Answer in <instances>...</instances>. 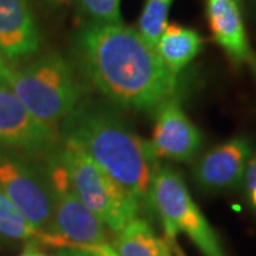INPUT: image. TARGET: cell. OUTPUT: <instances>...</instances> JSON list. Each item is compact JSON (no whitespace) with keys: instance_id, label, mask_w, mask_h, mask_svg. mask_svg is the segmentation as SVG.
I'll use <instances>...</instances> for the list:
<instances>
[{"instance_id":"1","label":"cell","mask_w":256,"mask_h":256,"mask_svg":"<svg viewBox=\"0 0 256 256\" xmlns=\"http://www.w3.org/2000/svg\"><path fill=\"white\" fill-rule=\"evenodd\" d=\"M76 48L88 80L121 107L156 110L175 94L178 78L136 28L90 22L77 32Z\"/></svg>"},{"instance_id":"2","label":"cell","mask_w":256,"mask_h":256,"mask_svg":"<svg viewBox=\"0 0 256 256\" xmlns=\"http://www.w3.org/2000/svg\"><path fill=\"white\" fill-rule=\"evenodd\" d=\"M58 132L62 140L80 146L140 205L150 202L156 160L148 142L117 114L82 101L64 118Z\"/></svg>"},{"instance_id":"3","label":"cell","mask_w":256,"mask_h":256,"mask_svg":"<svg viewBox=\"0 0 256 256\" xmlns=\"http://www.w3.org/2000/svg\"><path fill=\"white\" fill-rule=\"evenodd\" d=\"M3 80L34 118L56 130L82 102L84 92L72 64L58 53L23 68L9 67Z\"/></svg>"},{"instance_id":"4","label":"cell","mask_w":256,"mask_h":256,"mask_svg":"<svg viewBox=\"0 0 256 256\" xmlns=\"http://www.w3.org/2000/svg\"><path fill=\"white\" fill-rule=\"evenodd\" d=\"M57 156L63 162L80 201L114 234L140 216L141 205L82 148L62 140Z\"/></svg>"},{"instance_id":"5","label":"cell","mask_w":256,"mask_h":256,"mask_svg":"<svg viewBox=\"0 0 256 256\" xmlns=\"http://www.w3.org/2000/svg\"><path fill=\"white\" fill-rule=\"evenodd\" d=\"M150 202L161 218L166 240L175 242L185 234L204 256H225L220 238L192 200L180 172L170 166L156 168Z\"/></svg>"},{"instance_id":"6","label":"cell","mask_w":256,"mask_h":256,"mask_svg":"<svg viewBox=\"0 0 256 256\" xmlns=\"http://www.w3.org/2000/svg\"><path fill=\"white\" fill-rule=\"evenodd\" d=\"M44 160V172L53 196V218L43 242L54 248L110 245L102 222L77 196L67 170L57 156V150Z\"/></svg>"},{"instance_id":"7","label":"cell","mask_w":256,"mask_h":256,"mask_svg":"<svg viewBox=\"0 0 256 256\" xmlns=\"http://www.w3.org/2000/svg\"><path fill=\"white\" fill-rule=\"evenodd\" d=\"M0 188L28 224L46 235L53 218V196L44 168L0 146Z\"/></svg>"},{"instance_id":"8","label":"cell","mask_w":256,"mask_h":256,"mask_svg":"<svg viewBox=\"0 0 256 256\" xmlns=\"http://www.w3.org/2000/svg\"><path fill=\"white\" fill-rule=\"evenodd\" d=\"M58 130L36 120L0 78V146L22 156L46 158L60 146Z\"/></svg>"},{"instance_id":"9","label":"cell","mask_w":256,"mask_h":256,"mask_svg":"<svg viewBox=\"0 0 256 256\" xmlns=\"http://www.w3.org/2000/svg\"><path fill=\"white\" fill-rule=\"evenodd\" d=\"M156 110L152 141L148 142L151 156L154 160L190 162L201 150L202 136L184 111L181 100L172 94Z\"/></svg>"},{"instance_id":"10","label":"cell","mask_w":256,"mask_h":256,"mask_svg":"<svg viewBox=\"0 0 256 256\" xmlns=\"http://www.w3.org/2000/svg\"><path fill=\"white\" fill-rule=\"evenodd\" d=\"M40 43L38 24L28 0H0V54L4 62L30 58Z\"/></svg>"},{"instance_id":"11","label":"cell","mask_w":256,"mask_h":256,"mask_svg":"<svg viewBox=\"0 0 256 256\" xmlns=\"http://www.w3.org/2000/svg\"><path fill=\"white\" fill-rule=\"evenodd\" d=\"M252 146L246 138H234L202 156L195 168V181L206 191H226L245 176Z\"/></svg>"},{"instance_id":"12","label":"cell","mask_w":256,"mask_h":256,"mask_svg":"<svg viewBox=\"0 0 256 256\" xmlns=\"http://www.w3.org/2000/svg\"><path fill=\"white\" fill-rule=\"evenodd\" d=\"M206 16L215 42L236 66H249L256 74V56L250 48L246 28L235 0H208Z\"/></svg>"},{"instance_id":"13","label":"cell","mask_w":256,"mask_h":256,"mask_svg":"<svg viewBox=\"0 0 256 256\" xmlns=\"http://www.w3.org/2000/svg\"><path fill=\"white\" fill-rule=\"evenodd\" d=\"M106 256H174L172 242L160 238L140 216L116 234L107 246H98Z\"/></svg>"},{"instance_id":"14","label":"cell","mask_w":256,"mask_h":256,"mask_svg":"<svg viewBox=\"0 0 256 256\" xmlns=\"http://www.w3.org/2000/svg\"><path fill=\"white\" fill-rule=\"evenodd\" d=\"M204 46L201 34L190 28L170 24L156 43V53L170 73L178 78L180 73L200 54Z\"/></svg>"},{"instance_id":"15","label":"cell","mask_w":256,"mask_h":256,"mask_svg":"<svg viewBox=\"0 0 256 256\" xmlns=\"http://www.w3.org/2000/svg\"><path fill=\"white\" fill-rule=\"evenodd\" d=\"M0 235L14 240H43V234L37 232L18 206L10 201L9 196L0 188Z\"/></svg>"},{"instance_id":"16","label":"cell","mask_w":256,"mask_h":256,"mask_svg":"<svg viewBox=\"0 0 256 256\" xmlns=\"http://www.w3.org/2000/svg\"><path fill=\"white\" fill-rule=\"evenodd\" d=\"M174 0H146L138 20V32L152 47H156L161 34L168 26V16Z\"/></svg>"},{"instance_id":"17","label":"cell","mask_w":256,"mask_h":256,"mask_svg":"<svg viewBox=\"0 0 256 256\" xmlns=\"http://www.w3.org/2000/svg\"><path fill=\"white\" fill-rule=\"evenodd\" d=\"M82 13L98 24H120L121 0H76Z\"/></svg>"},{"instance_id":"18","label":"cell","mask_w":256,"mask_h":256,"mask_svg":"<svg viewBox=\"0 0 256 256\" xmlns=\"http://www.w3.org/2000/svg\"><path fill=\"white\" fill-rule=\"evenodd\" d=\"M244 178H245L248 200L250 202L252 208L256 210V156H250Z\"/></svg>"},{"instance_id":"19","label":"cell","mask_w":256,"mask_h":256,"mask_svg":"<svg viewBox=\"0 0 256 256\" xmlns=\"http://www.w3.org/2000/svg\"><path fill=\"white\" fill-rule=\"evenodd\" d=\"M57 256H106L98 248L82 246H58Z\"/></svg>"},{"instance_id":"20","label":"cell","mask_w":256,"mask_h":256,"mask_svg":"<svg viewBox=\"0 0 256 256\" xmlns=\"http://www.w3.org/2000/svg\"><path fill=\"white\" fill-rule=\"evenodd\" d=\"M20 256H48L46 252H43L40 248L37 246L34 242H28L26 248H24V250L22 252V255Z\"/></svg>"},{"instance_id":"21","label":"cell","mask_w":256,"mask_h":256,"mask_svg":"<svg viewBox=\"0 0 256 256\" xmlns=\"http://www.w3.org/2000/svg\"><path fill=\"white\" fill-rule=\"evenodd\" d=\"M9 64L4 62V58L2 57V54H0V78H3L4 77V74L8 73V70H9Z\"/></svg>"},{"instance_id":"22","label":"cell","mask_w":256,"mask_h":256,"mask_svg":"<svg viewBox=\"0 0 256 256\" xmlns=\"http://www.w3.org/2000/svg\"><path fill=\"white\" fill-rule=\"evenodd\" d=\"M172 250H174V255H175V256H186V255H185V254H184V252H182V249H181V248L178 246V245H176L175 242H172Z\"/></svg>"},{"instance_id":"23","label":"cell","mask_w":256,"mask_h":256,"mask_svg":"<svg viewBox=\"0 0 256 256\" xmlns=\"http://www.w3.org/2000/svg\"><path fill=\"white\" fill-rule=\"evenodd\" d=\"M56 2H58V3H68L70 0H56Z\"/></svg>"},{"instance_id":"24","label":"cell","mask_w":256,"mask_h":256,"mask_svg":"<svg viewBox=\"0 0 256 256\" xmlns=\"http://www.w3.org/2000/svg\"><path fill=\"white\" fill-rule=\"evenodd\" d=\"M235 2H238L239 4H240V3H242V0H235Z\"/></svg>"}]
</instances>
